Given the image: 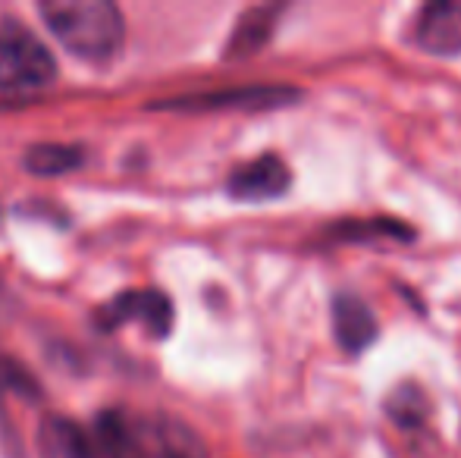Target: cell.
<instances>
[{
  "instance_id": "7a4b0ae2",
  "label": "cell",
  "mask_w": 461,
  "mask_h": 458,
  "mask_svg": "<svg viewBox=\"0 0 461 458\" xmlns=\"http://www.w3.org/2000/svg\"><path fill=\"white\" fill-rule=\"evenodd\" d=\"M57 79V60L35 29L16 16L0 19V88L35 92Z\"/></svg>"
},
{
  "instance_id": "ba28073f",
  "label": "cell",
  "mask_w": 461,
  "mask_h": 458,
  "mask_svg": "<svg viewBox=\"0 0 461 458\" xmlns=\"http://www.w3.org/2000/svg\"><path fill=\"white\" fill-rule=\"evenodd\" d=\"M38 458H92L95 446L88 434L67 415H44L38 424Z\"/></svg>"
},
{
  "instance_id": "30bf717a",
  "label": "cell",
  "mask_w": 461,
  "mask_h": 458,
  "mask_svg": "<svg viewBox=\"0 0 461 458\" xmlns=\"http://www.w3.org/2000/svg\"><path fill=\"white\" fill-rule=\"evenodd\" d=\"M23 164L38 176H60L82 164V151L73 145H32Z\"/></svg>"
},
{
  "instance_id": "4fadbf2b",
  "label": "cell",
  "mask_w": 461,
  "mask_h": 458,
  "mask_svg": "<svg viewBox=\"0 0 461 458\" xmlns=\"http://www.w3.org/2000/svg\"><path fill=\"white\" fill-rule=\"evenodd\" d=\"M101 427H104L101 440H104V446H107L110 458H148L145 449L139 446V440L129 434V427L116 415L101 418Z\"/></svg>"
},
{
  "instance_id": "8fae6325",
  "label": "cell",
  "mask_w": 461,
  "mask_h": 458,
  "mask_svg": "<svg viewBox=\"0 0 461 458\" xmlns=\"http://www.w3.org/2000/svg\"><path fill=\"white\" fill-rule=\"evenodd\" d=\"M386 411H389V418H393L395 424H402L405 430H411V427H418V424L424 421L427 399H424V392H420L418 386L405 383V386H399L393 396H389Z\"/></svg>"
},
{
  "instance_id": "7c38bea8",
  "label": "cell",
  "mask_w": 461,
  "mask_h": 458,
  "mask_svg": "<svg viewBox=\"0 0 461 458\" xmlns=\"http://www.w3.org/2000/svg\"><path fill=\"white\" fill-rule=\"evenodd\" d=\"M158 458H207L201 440L183 424H170L158 436Z\"/></svg>"
},
{
  "instance_id": "8992f818",
  "label": "cell",
  "mask_w": 461,
  "mask_h": 458,
  "mask_svg": "<svg viewBox=\"0 0 461 458\" xmlns=\"http://www.w3.org/2000/svg\"><path fill=\"white\" fill-rule=\"evenodd\" d=\"M295 92L289 88H226V92H207V94H188V98H173L170 111H226V107H276L289 104Z\"/></svg>"
},
{
  "instance_id": "52a82bcc",
  "label": "cell",
  "mask_w": 461,
  "mask_h": 458,
  "mask_svg": "<svg viewBox=\"0 0 461 458\" xmlns=\"http://www.w3.org/2000/svg\"><path fill=\"white\" fill-rule=\"evenodd\" d=\"M333 333L342 352L361 355L376 339V318L358 295H339L333 301Z\"/></svg>"
},
{
  "instance_id": "277c9868",
  "label": "cell",
  "mask_w": 461,
  "mask_h": 458,
  "mask_svg": "<svg viewBox=\"0 0 461 458\" xmlns=\"http://www.w3.org/2000/svg\"><path fill=\"white\" fill-rule=\"evenodd\" d=\"M414 41L437 57L461 54V0H437L414 16Z\"/></svg>"
},
{
  "instance_id": "3957f363",
  "label": "cell",
  "mask_w": 461,
  "mask_h": 458,
  "mask_svg": "<svg viewBox=\"0 0 461 458\" xmlns=\"http://www.w3.org/2000/svg\"><path fill=\"white\" fill-rule=\"evenodd\" d=\"M101 320L107 330L120 324H141L151 337H167L173 327V305L160 289H129L110 301Z\"/></svg>"
},
{
  "instance_id": "6da1fadb",
  "label": "cell",
  "mask_w": 461,
  "mask_h": 458,
  "mask_svg": "<svg viewBox=\"0 0 461 458\" xmlns=\"http://www.w3.org/2000/svg\"><path fill=\"white\" fill-rule=\"evenodd\" d=\"M38 13L50 35L82 60L104 63L126 41V19L110 0H48Z\"/></svg>"
},
{
  "instance_id": "5b68a950",
  "label": "cell",
  "mask_w": 461,
  "mask_h": 458,
  "mask_svg": "<svg viewBox=\"0 0 461 458\" xmlns=\"http://www.w3.org/2000/svg\"><path fill=\"white\" fill-rule=\"evenodd\" d=\"M289 166L276 154H261L230 176V195L239 202H270L289 189Z\"/></svg>"
},
{
  "instance_id": "9c48e42d",
  "label": "cell",
  "mask_w": 461,
  "mask_h": 458,
  "mask_svg": "<svg viewBox=\"0 0 461 458\" xmlns=\"http://www.w3.org/2000/svg\"><path fill=\"white\" fill-rule=\"evenodd\" d=\"M276 16H279V6H258V10L245 13V16L239 19L236 31H232L230 44H226V57L255 54L261 44H267L270 35H274Z\"/></svg>"
}]
</instances>
